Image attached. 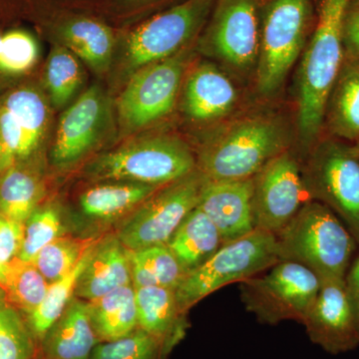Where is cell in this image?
Returning <instances> with one entry per match:
<instances>
[{"label":"cell","instance_id":"6da1fadb","mask_svg":"<svg viewBox=\"0 0 359 359\" xmlns=\"http://www.w3.org/2000/svg\"><path fill=\"white\" fill-rule=\"evenodd\" d=\"M292 132L283 116L252 113L224 123L201 146L197 169L209 181L252 178L266 164L292 149Z\"/></svg>","mask_w":359,"mask_h":359},{"label":"cell","instance_id":"7a4b0ae2","mask_svg":"<svg viewBox=\"0 0 359 359\" xmlns=\"http://www.w3.org/2000/svg\"><path fill=\"white\" fill-rule=\"evenodd\" d=\"M349 0H314L316 25L297 73V132L309 151L320 140L327 98L344 62L342 25Z\"/></svg>","mask_w":359,"mask_h":359},{"label":"cell","instance_id":"3957f363","mask_svg":"<svg viewBox=\"0 0 359 359\" xmlns=\"http://www.w3.org/2000/svg\"><path fill=\"white\" fill-rule=\"evenodd\" d=\"M276 238L280 261L302 264L321 280H344L358 244L341 219L313 200Z\"/></svg>","mask_w":359,"mask_h":359},{"label":"cell","instance_id":"277c9868","mask_svg":"<svg viewBox=\"0 0 359 359\" xmlns=\"http://www.w3.org/2000/svg\"><path fill=\"white\" fill-rule=\"evenodd\" d=\"M314 0H264L261 13L257 89L276 93L308 43L316 25Z\"/></svg>","mask_w":359,"mask_h":359},{"label":"cell","instance_id":"5b68a950","mask_svg":"<svg viewBox=\"0 0 359 359\" xmlns=\"http://www.w3.org/2000/svg\"><path fill=\"white\" fill-rule=\"evenodd\" d=\"M197 169V158L178 137H145L97 159L88 174L97 181H123L162 187Z\"/></svg>","mask_w":359,"mask_h":359},{"label":"cell","instance_id":"8992f818","mask_svg":"<svg viewBox=\"0 0 359 359\" xmlns=\"http://www.w3.org/2000/svg\"><path fill=\"white\" fill-rule=\"evenodd\" d=\"M280 261L276 235L256 229L226 243L205 263L187 273L175 290L180 311L185 313L208 295L231 283L245 282Z\"/></svg>","mask_w":359,"mask_h":359},{"label":"cell","instance_id":"52a82bcc","mask_svg":"<svg viewBox=\"0 0 359 359\" xmlns=\"http://www.w3.org/2000/svg\"><path fill=\"white\" fill-rule=\"evenodd\" d=\"M309 200L327 205L359 244V157L354 146L334 137L320 139L302 165Z\"/></svg>","mask_w":359,"mask_h":359},{"label":"cell","instance_id":"ba28073f","mask_svg":"<svg viewBox=\"0 0 359 359\" xmlns=\"http://www.w3.org/2000/svg\"><path fill=\"white\" fill-rule=\"evenodd\" d=\"M264 0H216L201 32L200 46L240 78L256 74Z\"/></svg>","mask_w":359,"mask_h":359},{"label":"cell","instance_id":"9c48e42d","mask_svg":"<svg viewBox=\"0 0 359 359\" xmlns=\"http://www.w3.org/2000/svg\"><path fill=\"white\" fill-rule=\"evenodd\" d=\"M320 287V278L311 269L294 262L278 261L264 273L241 283V295L247 311L261 323H302Z\"/></svg>","mask_w":359,"mask_h":359},{"label":"cell","instance_id":"30bf717a","mask_svg":"<svg viewBox=\"0 0 359 359\" xmlns=\"http://www.w3.org/2000/svg\"><path fill=\"white\" fill-rule=\"evenodd\" d=\"M207 179L199 170L159 190L139 205L123 222L117 238L127 249L166 245L186 217L198 207Z\"/></svg>","mask_w":359,"mask_h":359},{"label":"cell","instance_id":"8fae6325","mask_svg":"<svg viewBox=\"0 0 359 359\" xmlns=\"http://www.w3.org/2000/svg\"><path fill=\"white\" fill-rule=\"evenodd\" d=\"M216 0H184L139 25L127 39L132 69L164 60L199 37Z\"/></svg>","mask_w":359,"mask_h":359},{"label":"cell","instance_id":"7c38bea8","mask_svg":"<svg viewBox=\"0 0 359 359\" xmlns=\"http://www.w3.org/2000/svg\"><path fill=\"white\" fill-rule=\"evenodd\" d=\"M190 47L136 70L117 103L120 119L127 128H143L172 112L191 57Z\"/></svg>","mask_w":359,"mask_h":359},{"label":"cell","instance_id":"4fadbf2b","mask_svg":"<svg viewBox=\"0 0 359 359\" xmlns=\"http://www.w3.org/2000/svg\"><path fill=\"white\" fill-rule=\"evenodd\" d=\"M309 200L302 164L292 149L269 161L252 177L256 229L276 235Z\"/></svg>","mask_w":359,"mask_h":359},{"label":"cell","instance_id":"5bb4252c","mask_svg":"<svg viewBox=\"0 0 359 359\" xmlns=\"http://www.w3.org/2000/svg\"><path fill=\"white\" fill-rule=\"evenodd\" d=\"M48 108L29 87L14 89L0 100V175L29 162L43 140Z\"/></svg>","mask_w":359,"mask_h":359},{"label":"cell","instance_id":"9a60e30c","mask_svg":"<svg viewBox=\"0 0 359 359\" xmlns=\"http://www.w3.org/2000/svg\"><path fill=\"white\" fill-rule=\"evenodd\" d=\"M313 344L327 353H346L359 346V327L344 280H321L318 297L302 321Z\"/></svg>","mask_w":359,"mask_h":359},{"label":"cell","instance_id":"2e32d148","mask_svg":"<svg viewBox=\"0 0 359 359\" xmlns=\"http://www.w3.org/2000/svg\"><path fill=\"white\" fill-rule=\"evenodd\" d=\"M105 119V98L102 91L93 86L61 117L52 148L54 164L67 166L86 155L98 141Z\"/></svg>","mask_w":359,"mask_h":359},{"label":"cell","instance_id":"e0dca14e","mask_svg":"<svg viewBox=\"0 0 359 359\" xmlns=\"http://www.w3.org/2000/svg\"><path fill=\"white\" fill-rule=\"evenodd\" d=\"M198 208L217 226L224 244L256 230L252 209V178L231 181L207 180Z\"/></svg>","mask_w":359,"mask_h":359},{"label":"cell","instance_id":"ac0fdd59","mask_svg":"<svg viewBox=\"0 0 359 359\" xmlns=\"http://www.w3.org/2000/svg\"><path fill=\"white\" fill-rule=\"evenodd\" d=\"M238 90L228 73L212 62H201L186 77L183 110L194 122L214 123L231 114Z\"/></svg>","mask_w":359,"mask_h":359},{"label":"cell","instance_id":"d6986e66","mask_svg":"<svg viewBox=\"0 0 359 359\" xmlns=\"http://www.w3.org/2000/svg\"><path fill=\"white\" fill-rule=\"evenodd\" d=\"M101 340L88 302L74 297L40 341L43 359H90Z\"/></svg>","mask_w":359,"mask_h":359},{"label":"cell","instance_id":"ffe728a7","mask_svg":"<svg viewBox=\"0 0 359 359\" xmlns=\"http://www.w3.org/2000/svg\"><path fill=\"white\" fill-rule=\"evenodd\" d=\"M132 283L130 250L117 237L95 245L78 280L75 297L90 302Z\"/></svg>","mask_w":359,"mask_h":359},{"label":"cell","instance_id":"44dd1931","mask_svg":"<svg viewBox=\"0 0 359 359\" xmlns=\"http://www.w3.org/2000/svg\"><path fill=\"white\" fill-rule=\"evenodd\" d=\"M135 297L139 328L159 340L167 356L185 332L175 290L159 285L135 287Z\"/></svg>","mask_w":359,"mask_h":359},{"label":"cell","instance_id":"7402d4cb","mask_svg":"<svg viewBox=\"0 0 359 359\" xmlns=\"http://www.w3.org/2000/svg\"><path fill=\"white\" fill-rule=\"evenodd\" d=\"M323 128L339 140L359 141V60L344 57L327 98Z\"/></svg>","mask_w":359,"mask_h":359},{"label":"cell","instance_id":"603a6c76","mask_svg":"<svg viewBox=\"0 0 359 359\" xmlns=\"http://www.w3.org/2000/svg\"><path fill=\"white\" fill-rule=\"evenodd\" d=\"M167 245L187 275L205 263L224 241L211 219L197 207L180 224Z\"/></svg>","mask_w":359,"mask_h":359},{"label":"cell","instance_id":"cb8c5ba5","mask_svg":"<svg viewBox=\"0 0 359 359\" xmlns=\"http://www.w3.org/2000/svg\"><path fill=\"white\" fill-rule=\"evenodd\" d=\"M80 196L79 205L86 218L111 221L133 212L161 187L133 182L106 181ZM163 187V186H162Z\"/></svg>","mask_w":359,"mask_h":359},{"label":"cell","instance_id":"d4e9b609","mask_svg":"<svg viewBox=\"0 0 359 359\" xmlns=\"http://www.w3.org/2000/svg\"><path fill=\"white\" fill-rule=\"evenodd\" d=\"M88 304L92 323L101 341L126 337L139 327L133 283Z\"/></svg>","mask_w":359,"mask_h":359},{"label":"cell","instance_id":"484cf974","mask_svg":"<svg viewBox=\"0 0 359 359\" xmlns=\"http://www.w3.org/2000/svg\"><path fill=\"white\" fill-rule=\"evenodd\" d=\"M61 36L68 49L94 70L103 71L109 65L114 49V36L109 27L91 18L68 21Z\"/></svg>","mask_w":359,"mask_h":359},{"label":"cell","instance_id":"4316f807","mask_svg":"<svg viewBox=\"0 0 359 359\" xmlns=\"http://www.w3.org/2000/svg\"><path fill=\"white\" fill-rule=\"evenodd\" d=\"M28 162L0 175V217L25 224L37 209L42 187Z\"/></svg>","mask_w":359,"mask_h":359},{"label":"cell","instance_id":"83f0119b","mask_svg":"<svg viewBox=\"0 0 359 359\" xmlns=\"http://www.w3.org/2000/svg\"><path fill=\"white\" fill-rule=\"evenodd\" d=\"M93 248H86L77 266L67 276L50 283L41 304L32 313L25 316L35 341L40 344L44 335L67 308L71 299L75 297L78 280L88 263Z\"/></svg>","mask_w":359,"mask_h":359},{"label":"cell","instance_id":"f1b7e54d","mask_svg":"<svg viewBox=\"0 0 359 359\" xmlns=\"http://www.w3.org/2000/svg\"><path fill=\"white\" fill-rule=\"evenodd\" d=\"M130 257L135 287L159 285L176 290L186 276L167 244L130 250Z\"/></svg>","mask_w":359,"mask_h":359},{"label":"cell","instance_id":"f546056e","mask_svg":"<svg viewBox=\"0 0 359 359\" xmlns=\"http://www.w3.org/2000/svg\"><path fill=\"white\" fill-rule=\"evenodd\" d=\"M49 285L34 264L16 259L9 266L1 287L9 302L26 316L43 301Z\"/></svg>","mask_w":359,"mask_h":359},{"label":"cell","instance_id":"4dcf8cb0","mask_svg":"<svg viewBox=\"0 0 359 359\" xmlns=\"http://www.w3.org/2000/svg\"><path fill=\"white\" fill-rule=\"evenodd\" d=\"M36 344L25 316L0 287V359H33Z\"/></svg>","mask_w":359,"mask_h":359},{"label":"cell","instance_id":"1f68e13d","mask_svg":"<svg viewBox=\"0 0 359 359\" xmlns=\"http://www.w3.org/2000/svg\"><path fill=\"white\" fill-rule=\"evenodd\" d=\"M47 89L56 107L66 105L83 83V71L76 56L65 47L53 49L45 72Z\"/></svg>","mask_w":359,"mask_h":359},{"label":"cell","instance_id":"d6a6232c","mask_svg":"<svg viewBox=\"0 0 359 359\" xmlns=\"http://www.w3.org/2000/svg\"><path fill=\"white\" fill-rule=\"evenodd\" d=\"M62 222L53 208L36 209L25 223L22 244L18 259L32 263L40 250L57 240L62 233Z\"/></svg>","mask_w":359,"mask_h":359},{"label":"cell","instance_id":"836d02e7","mask_svg":"<svg viewBox=\"0 0 359 359\" xmlns=\"http://www.w3.org/2000/svg\"><path fill=\"white\" fill-rule=\"evenodd\" d=\"M162 344L152 335L137 328L120 339L101 341L90 359H164Z\"/></svg>","mask_w":359,"mask_h":359},{"label":"cell","instance_id":"e575fe53","mask_svg":"<svg viewBox=\"0 0 359 359\" xmlns=\"http://www.w3.org/2000/svg\"><path fill=\"white\" fill-rule=\"evenodd\" d=\"M39 58V45L29 33L11 30L0 41V72L18 75L32 69Z\"/></svg>","mask_w":359,"mask_h":359},{"label":"cell","instance_id":"d590c367","mask_svg":"<svg viewBox=\"0 0 359 359\" xmlns=\"http://www.w3.org/2000/svg\"><path fill=\"white\" fill-rule=\"evenodd\" d=\"M85 250L74 241L59 238L40 250L32 263L47 282L52 283L67 276L77 266Z\"/></svg>","mask_w":359,"mask_h":359},{"label":"cell","instance_id":"8d00e7d4","mask_svg":"<svg viewBox=\"0 0 359 359\" xmlns=\"http://www.w3.org/2000/svg\"><path fill=\"white\" fill-rule=\"evenodd\" d=\"M25 224L0 217V287L6 282V273L20 255Z\"/></svg>","mask_w":359,"mask_h":359},{"label":"cell","instance_id":"74e56055","mask_svg":"<svg viewBox=\"0 0 359 359\" xmlns=\"http://www.w3.org/2000/svg\"><path fill=\"white\" fill-rule=\"evenodd\" d=\"M342 43L346 57L359 60V6L349 2L344 25H342Z\"/></svg>","mask_w":359,"mask_h":359},{"label":"cell","instance_id":"f35d334b","mask_svg":"<svg viewBox=\"0 0 359 359\" xmlns=\"http://www.w3.org/2000/svg\"><path fill=\"white\" fill-rule=\"evenodd\" d=\"M346 290L359 327V255L344 276Z\"/></svg>","mask_w":359,"mask_h":359},{"label":"cell","instance_id":"ab89813d","mask_svg":"<svg viewBox=\"0 0 359 359\" xmlns=\"http://www.w3.org/2000/svg\"><path fill=\"white\" fill-rule=\"evenodd\" d=\"M131 1L141 2V4H145V2H157L161 0H131Z\"/></svg>","mask_w":359,"mask_h":359},{"label":"cell","instance_id":"60d3db41","mask_svg":"<svg viewBox=\"0 0 359 359\" xmlns=\"http://www.w3.org/2000/svg\"><path fill=\"white\" fill-rule=\"evenodd\" d=\"M354 149H355L356 153H358L359 157V141L356 142V143L353 144Z\"/></svg>","mask_w":359,"mask_h":359},{"label":"cell","instance_id":"b9f144b4","mask_svg":"<svg viewBox=\"0 0 359 359\" xmlns=\"http://www.w3.org/2000/svg\"><path fill=\"white\" fill-rule=\"evenodd\" d=\"M349 2H351V4H358V6H359V0H349Z\"/></svg>","mask_w":359,"mask_h":359},{"label":"cell","instance_id":"7bdbcfd3","mask_svg":"<svg viewBox=\"0 0 359 359\" xmlns=\"http://www.w3.org/2000/svg\"><path fill=\"white\" fill-rule=\"evenodd\" d=\"M1 37H2V35L0 34V41H1Z\"/></svg>","mask_w":359,"mask_h":359}]
</instances>
